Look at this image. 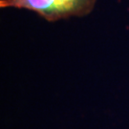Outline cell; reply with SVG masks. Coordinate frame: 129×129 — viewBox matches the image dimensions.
Segmentation results:
<instances>
[{"label":"cell","mask_w":129,"mask_h":129,"mask_svg":"<svg viewBox=\"0 0 129 129\" xmlns=\"http://www.w3.org/2000/svg\"><path fill=\"white\" fill-rule=\"evenodd\" d=\"M97 0H1V8L33 11L47 21L54 22L72 16L90 14Z\"/></svg>","instance_id":"6da1fadb"}]
</instances>
